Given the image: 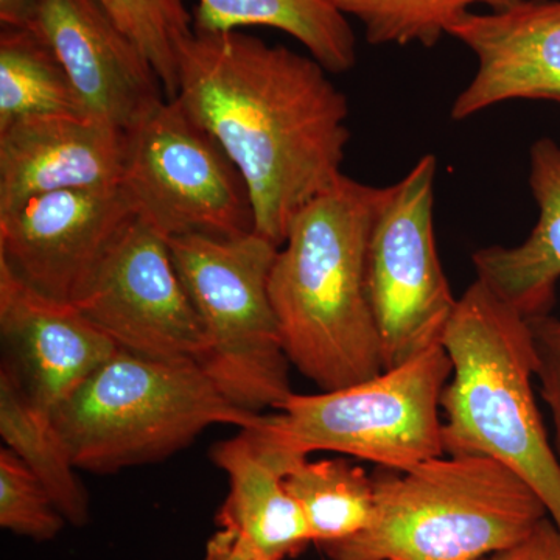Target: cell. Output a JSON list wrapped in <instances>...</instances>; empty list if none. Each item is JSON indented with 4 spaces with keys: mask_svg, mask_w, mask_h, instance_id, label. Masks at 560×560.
<instances>
[{
    "mask_svg": "<svg viewBox=\"0 0 560 560\" xmlns=\"http://www.w3.org/2000/svg\"><path fill=\"white\" fill-rule=\"evenodd\" d=\"M80 114L68 73L49 43L33 28L0 35V131L22 119Z\"/></svg>",
    "mask_w": 560,
    "mask_h": 560,
    "instance_id": "21",
    "label": "cell"
},
{
    "mask_svg": "<svg viewBox=\"0 0 560 560\" xmlns=\"http://www.w3.org/2000/svg\"><path fill=\"white\" fill-rule=\"evenodd\" d=\"M43 2L44 0H0V22L3 27H31Z\"/></svg>",
    "mask_w": 560,
    "mask_h": 560,
    "instance_id": "28",
    "label": "cell"
},
{
    "mask_svg": "<svg viewBox=\"0 0 560 560\" xmlns=\"http://www.w3.org/2000/svg\"><path fill=\"white\" fill-rule=\"evenodd\" d=\"M127 132L80 114L22 119L0 131V209L60 190L114 189Z\"/></svg>",
    "mask_w": 560,
    "mask_h": 560,
    "instance_id": "15",
    "label": "cell"
},
{
    "mask_svg": "<svg viewBox=\"0 0 560 560\" xmlns=\"http://www.w3.org/2000/svg\"><path fill=\"white\" fill-rule=\"evenodd\" d=\"M66 518L49 490L9 447L0 451V526L18 536L46 541L65 528Z\"/></svg>",
    "mask_w": 560,
    "mask_h": 560,
    "instance_id": "24",
    "label": "cell"
},
{
    "mask_svg": "<svg viewBox=\"0 0 560 560\" xmlns=\"http://www.w3.org/2000/svg\"><path fill=\"white\" fill-rule=\"evenodd\" d=\"M136 220L120 187L35 195L0 209V261L39 293L77 305Z\"/></svg>",
    "mask_w": 560,
    "mask_h": 560,
    "instance_id": "10",
    "label": "cell"
},
{
    "mask_svg": "<svg viewBox=\"0 0 560 560\" xmlns=\"http://www.w3.org/2000/svg\"><path fill=\"white\" fill-rule=\"evenodd\" d=\"M482 560H560V529L544 518L525 539Z\"/></svg>",
    "mask_w": 560,
    "mask_h": 560,
    "instance_id": "26",
    "label": "cell"
},
{
    "mask_svg": "<svg viewBox=\"0 0 560 560\" xmlns=\"http://www.w3.org/2000/svg\"><path fill=\"white\" fill-rule=\"evenodd\" d=\"M259 416L231 404L197 361L120 349L51 411L77 469L94 474L158 463L209 427L248 429Z\"/></svg>",
    "mask_w": 560,
    "mask_h": 560,
    "instance_id": "5",
    "label": "cell"
},
{
    "mask_svg": "<svg viewBox=\"0 0 560 560\" xmlns=\"http://www.w3.org/2000/svg\"><path fill=\"white\" fill-rule=\"evenodd\" d=\"M79 311L120 350L200 363L205 331L167 238L136 220L110 250Z\"/></svg>",
    "mask_w": 560,
    "mask_h": 560,
    "instance_id": "11",
    "label": "cell"
},
{
    "mask_svg": "<svg viewBox=\"0 0 560 560\" xmlns=\"http://www.w3.org/2000/svg\"><path fill=\"white\" fill-rule=\"evenodd\" d=\"M156 70L167 98L178 94L179 54L194 35L184 0H98Z\"/></svg>",
    "mask_w": 560,
    "mask_h": 560,
    "instance_id": "23",
    "label": "cell"
},
{
    "mask_svg": "<svg viewBox=\"0 0 560 560\" xmlns=\"http://www.w3.org/2000/svg\"><path fill=\"white\" fill-rule=\"evenodd\" d=\"M0 434L49 490L66 522L86 525L90 499L51 412L32 400L7 361L0 371Z\"/></svg>",
    "mask_w": 560,
    "mask_h": 560,
    "instance_id": "19",
    "label": "cell"
},
{
    "mask_svg": "<svg viewBox=\"0 0 560 560\" xmlns=\"http://www.w3.org/2000/svg\"><path fill=\"white\" fill-rule=\"evenodd\" d=\"M372 478L370 526L323 547L331 560H482L550 517L539 495L489 456L442 455Z\"/></svg>",
    "mask_w": 560,
    "mask_h": 560,
    "instance_id": "4",
    "label": "cell"
},
{
    "mask_svg": "<svg viewBox=\"0 0 560 560\" xmlns=\"http://www.w3.org/2000/svg\"><path fill=\"white\" fill-rule=\"evenodd\" d=\"M120 189L164 238L254 232L248 186L226 151L175 98L127 131Z\"/></svg>",
    "mask_w": 560,
    "mask_h": 560,
    "instance_id": "8",
    "label": "cell"
},
{
    "mask_svg": "<svg viewBox=\"0 0 560 560\" xmlns=\"http://www.w3.org/2000/svg\"><path fill=\"white\" fill-rule=\"evenodd\" d=\"M0 334L39 407L54 411L119 350L77 305L51 300L0 261Z\"/></svg>",
    "mask_w": 560,
    "mask_h": 560,
    "instance_id": "14",
    "label": "cell"
},
{
    "mask_svg": "<svg viewBox=\"0 0 560 560\" xmlns=\"http://www.w3.org/2000/svg\"><path fill=\"white\" fill-rule=\"evenodd\" d=\"M536 345L541 399L548 405L555 427V451L560 460V319L547 315L530 319Z\"/></svg>",
    "mask_w": 560,
    "mask_h": 560,
    "instance_id": "25",
    "label": "cell"
},
{
    "mask_svg": "<svg viewBox=\"0 0 560 560\" xmlns=\"http://www.w3.org/2000/svg\"><path fill=\"white\" fill-rule=\"evenodd\" d=\"M451 375V357L436 346L357 385L293 393L278 410L242 430L289 460L337 452L383 469L408 470L445 455L441 399Z\"/></svg>",
    "mask_w": 560,
    "mask_h": 560,
    "instance_id": "6",
    "label": "cell"
},
{
    "mask_svg": "<svg viewBox=\"0 0 560 560\" xmlns=\"http://www.w3.org/2000/svg\"><path fill=\"white\" fill-rule=\"evenodd\" d=\"M448 36L477 60L474 77L453 101V120L514 101L560 103V0L471 11Z\"/></svg>",
    "mask_w": 560,
    "mask_h": 560,
    "instance_id": "13",
    "label": "cell"
},
{
    "mask_svg": "<svg viewBox=\"0 0 560 560\" xmlns=\"http://www.w3.org/2000/svg\"><path fill=\"white\" fill-rule=\"evenodd\" d=\"M27 28L57 55L81 116L127 132L165 101L149 58L98 0H44Z\"/></svg>",
    "mask_w": 560,
    "mask_h": 560,
    "instance_id": "12",
    "label": "cell"
},
{
    "mask_svg": "<svg viewBox=\"0 0 560 560\" xmlns=\"http://www.w3.org/2000/svg\"><path fill=\"white\" fill-rule=\"evenodd\" d=\"M205 560H275L242 534L220 528L206 545Z\"/></svg>",
    "mask_w": 560,
    "mask_h": 560,
    "instance_id": "27",
    "label": "cell"
},
{
    "mask_svg": "<svg viewBox=\"0 0 560 560\" xmlns=\"http://www.w3.org/2000/svg\"><path fill=\"white\" fill-rule=\"evenodd\" d=\"M320 548L357 536L370 526L375 506L374 478L345 459L296 460L283 477Z\"/></svg>",
    "mask_w": 560,
    "mask_h": 560,
    "instance_id": "20",
    "label": "cell"
},
{
    "mask_svg": "<svg viewBox=\"0 0 560 560\" xmlns=\"http://www.w3.org/2000/svg\"><path fill=\"white\" fill-rule=\"evenodd\" d=\"M167 245L205 331L198 364L235 407L256 415L278 410L293 394L270 298L279 246L256 231L176 235Z\"/></svg>",
    "mask_w": 560,
    "mask_h": 560,
    "instance_id": "7",
    "label": "cell"
},
{
    "mask_svg": "<svg viewBox=\"0 0 560 560\" xmlns=\"http://www.w3.org/2000/svg\"><path fill=\"white\" fill-rule=\"evenodd\" d=\"M442 348L452 360L441 399L445 455L499 460L539 495L560 529V460L534 397L529 319L477 279L458 298Z\"/></svg>",
    "mask_w": 560,
    "mask_h": 560,
    "instance_id": "3",
    "label": "cell"
},
{
    "mask_svg": "<svg viewBox=\"0 0 560 560\" xmlns=\"http://www.w3.org/2000/svg\"><path fill=\"white\" fill-rule=\"evenodd\" d=\"M271 27L290 35L330 73L357 65V38L335 0H198L194 31Z\"/></svg>",
    "mask_w": 560,
    "mask_h": 560,
    "instance_id": "18",
    "label": "cell"
},
{
    "mask_svg": "<svg viewBox=\"0 0 560 560\" xmlns=\"http://www.w3.org/2000/svg\"><path fill=\"white\" fill-rule=\"evenodd\" d=\"M348 18H355L372 46H418L433 49L448 31L475 11L504 10L518 0H335Z\"/></svg>",
    "mask_w": 560,
    "mask_h": 560,
    "instance_id": "22",
    "label": "cell"
},
{
    "mask_svg": "<svg viewBox=\"0 0 560 560\" xmlns=\"http://www.w3.org/2000/svg\"><path fill=\"white\" fill-rule=\"evenodd\" d=\"M529 189L539 219L521 245L471 254L477 279L523 318L550 315L560 280V145L540 138L529 149Z\"/></svg>",
    "mask_w": 560,
    "mask_h": 560,
    "instance_id": "16",
    "label": "cell"
},
{
    "mask_svg": "<svg viewBox=\"0 0 560 560\" xmlns=\"http://www.w3.org/2000/svg\"><path fill=\"white\" fill-rule=\"evenodd\" d=\"M212 459L230 480V493L217 515L220 528L242 534L275 560L305 550L313 541L311 528L283 482L293 464L261 448L243 430L215 445Z\"/></svg>",
    "mask_w": 560,
    "mask_h": 560,
    "instance_id": "17",
    "label": "cell"
},
{
    "mask_svg": "<svg viewBox=\"0 0 560 560\" xmlns=\"http://www.w3.org/2000/svg\"><path fill=\"white\" fill-rule=\"evenodd\" d=\"M329 73L241 31H195L180 49L175 101L219 140L248 186L254 231L279 248L345 175L349 103Z\"/></svg>",
    "mask_w": 560,
    "mask_h": 560,
    "instance_id": "1",
    "label": "cell"
},
{
    "mask_svg": "<svg viewBox=\"0 0 560 560\" xmlns=\"http://www.w3.org/2000/svg\"><path fill=\"white\" fill-rule=\"evenodd\" d=\"M436 176V156L420 158L385 187L372 223L366 282L385 371L442 346L458 305L434 235Z\"/></svg>",
    "mask_w": 560,
    "mask_h": 560,
    "instance_id": "9",
    "label": "cell"
},
{
    "mask_svg": "<svg viewBox=\"0 0 560 560\" xmlns=\"http://www.w3.org/2000/svg\"><path fill=\"white\" fill-rule=\"evenodd\" d=\"M383 191L342 175L294 217L272 265L270 298L283 350L323 390L385 371L366 282Z\"/></svg>",
    "mask_w": 560,
    "mask_h": 560,
    "instance_id": "2",
    "label": "cell"
}]
</instances>
